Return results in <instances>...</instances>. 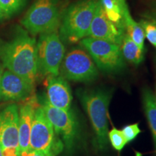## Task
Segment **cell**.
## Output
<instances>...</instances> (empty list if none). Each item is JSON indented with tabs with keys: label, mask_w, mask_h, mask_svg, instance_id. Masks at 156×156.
I'll return each mask as SVG.
<instances>
[{
	"label": "cell",
	"mask_w": 156,
	"mask_h": 156,
	"mask_svg": "<svg viewBox=\"0 0 156 156\" xmlns=\"http://www.w3.org/2000/svg\"><path fill=\"white\" fill-rule=\"evenodd\" d=\"M0 60L7 70L35 85L38 77L37 41L28 31L18 28L11 40L0 42Z\"/></svg>",
	"instance_id": "1"
},
{
	"label": "cell",
	"mask_w": 156,
	"mask_h": 156,
	"mask_svg": "<svg viewBox=\"0 0 156 156\" xmlns=\"http://www.w3.org/2000/svg\"><path fill=\"white\" fill-rule=\"evenodd\" d=\"M77 95L92 124L95 147L100 151H106L108 144V109L112 91L103 88L80 89Z\"/></svg>",
	"instance_id": "2"
},
{
	"label": "cell",
	"mask_w": 156,
	"mask_h": 156,
	"mask_svg": "<svg viewBox=\"0 0 156 156\" xmlns=\"http://www.w3.org/2000/svg\"><path fill=\"white\" fill-rule=\"evenodd\" d=\"M98 1L78 0L67 6L59 26V36L62 41L76 44L88 37Z\"/></svg>",
	"instance_id": "3"
},
{
	"label": "cell",
	"mask_w": 156,
	"mask_h": 156,
	"mask_svg": "<svg viewBox=\"0 0 156 156\" xmlns=\"http://www.w3.org/2000/svg\"><path fill=\"white\" fill-rule=\"evenodd\" d=\"M69 0H36L21 20L32 36L58 31Z\"/></svg>",
	"instance_id": "4"
},
{
	"label": "cell",
	"mask_w": 156,
	"mask_h": 156,
	"mask_svg": "<svg viewBox=\"0 0 156 156\" xmlns=\"http://www.w3.org/2000/svg\"><path fill=\"white\" fill-rule=\"evenodd\" d=\"M80 46L89 54L97 67L104 73H117L125 67L119 45L88 36L82 39Z\"/></svg>",
	"instance_id": "5"
},
{
	"label": "cell",
	"mask_w": 156,
	"mask_h": 156,
	"mask_svg": "<svg viewBox=\"0 0 156 156\" xmlns=\"http://www.w3.org/2000/svg\"><path fill=\"white\" fill-rule=\"evenodd\" d=\"M64 55L65 47L58 31L41 34L37 42L38 75H59L60 66Z\"/></svg>",
	"instance_id": "6"
},
{
	"label": "cell",
	"mask_w": 156,
	"mask_h": 156,
	"mask_svg": "<svg viewBox=\"0 0 156 156\" xmlns=\"http://www.w3.org/2000/svg\"><path fill=\"white\" fill-rule=\"evenodd\" d=\"M53 126L56 135L59 136L64 147L73 151L80 140V127L77 116L73 111L55 108L44 99L41 103Z\"/></svg>",
	"instance_id": "7"
},
{
	"label": "cell",
	"mask_w": 156,
	"mask_h": 156,
	"mask_svg": "<svg viewBox=\"0 0 156 156\" xmlns=\"http://www.w3.org/2000/svg\"><path fill=\"white\" fill-rule=\"evenodd\" d=\"M63 147V144L61 140L56 138L53 126L40 103L34 114L29 152L38 151L49 156H56Z\"/></svg>",
	"instance_id": "8"
},
{
	"label": "cell",
	"mask_w": 156,
	"mask_h": 156,
	"mask_svg": "<svg viewBox=\"0 0 156 156\" xmlns=\"http://www.w3.org/2000/svg\"><path fill=\"white\" fill-rule=\"evenodd\" d=\"M59 73L64 79L77 83H90L98 77L93 58L83 48H74L64 55Z\"/></svg>",
	"instance_id": "9"
},
{
	"label": "cell",
	"mask_w": 156,
	"mask_h": 156,
	"mask_svg": "<svg viewBox=\"0 0 156 156\" xmlns=\"http://www.w3.org/2000/svg\"><path fill=\"white\" fill-rule=\"evenodd\" d=\"M0 147L3 156H21L19 142V110L12 104L0 111Z\"/></svg>",
	"instance_id": "10"
},
{
	"label": "cell",
	"mask_w": 156,
	"mask_h": 156,
	"mask_svg": "<svg viewBox=\"0 0 156 156\" xmlns=\"http://www.w3.org/2000/svg\"><path fill=\"white\" fill-rule=\"evenodd\" d=\"M35 85L9 70L3 71L0 83V101H23L35 94Z\"/></svg>",
	"instance_id": "11"
},
{
	"label": "cell",
	"mask_w": 156,
	"mask_h": 156,
	"mask_svg": "<svg viewBox=\"0 0 156 156\" xmlns=\"http://www.w3.org/2000/svg\"><path fill=\"white\" fill-rule=\"evenodd\" d=\"M124 35V28L112 22L106 17L98 1L88 36L121 46Z\"/></svg>",
	"instance_id": "12"
},
{
	"label": "cell",
	"mask_w": 156,
	"mask_h": 156,
	"mask_svg": "<svg viewBox=\"0 0 156 156\" xmlns=\"http://www.w3.org/2000/svg\"><path fill=\"white\" fill-rule=\"evenodd\" d=\"M19 110V142L21 156H28L34 114L39 103L36 94L21 101Z\"/></svg>",
	"instance_id": "13"
},
{
	"label": "cell",
	"mask_w": 156,
	"mask_h": 156,
	"mask_svg": "<svg viewBox=\"0 0 156 156\" xmlns=\"http://www.w3.org/2000/svg\"><path fill=\"white\" fill-rule=\"evenodd\" d=\"M46 101L55 108L68 111L73 101L71 89L67 80L61 75L48 76Z\"/></svg>",
	"instance_id": "14"
},
{
	"label": "cell",
	"mask_w": 156,
	"mask_h": 156,
	"mask_svg": "<svg viewBox=\"0 0 156 156\" xmlns=\"http://www.w3.org/2000/svg\"><path fill=\"white\" fill-rule=\"evenodd\" d=\"M103 10L112 22L124 28V10L127 7L126 2L120 0H99Z\"/></svg>",
	"instance_id": "15"
},
{
	"label": "cell",
	"mask_w": 156,
	"mask_h": 156,
	"mask_svg": "<svg viewBox=\"0 0 156 156\" xmlns=\"http://www.w3.org/2000/svg\"><path fill=\"white\" fill-rule=\"evenodd\" d=\"M120 47L123 57L129 63L134 65H139L144 60L145 50L139 47L138 45L126 34Z\"/></svg>",
	"instance_id": "16"
},
{
	"label": "cell",
	"mask_w": 156,
	"mask_h": 156,
	"mask_svg": "<svg viewBox=\"0 0 156 156\" xmlns=\"http://www.w3.org/2000/svg\"><path fill=\"white\" fill-rule=\"evenodd\" d=\"M142 94L145 115L156 147V101L155 95L148 87L143 88Z\"/></svg>",
	"instance_id": "17"
},
{
	"label": "cell",
	"mask_w": 156,
	"mask_h": 156,
	"mask_svg": "<svg viewBox=\"0 0 156 156\" xmlns=\"http://www.w3.org/2000/svg\"><path fill=\"white\" fill-rule=\"evenodd\" d=\"M124 25L125 34L131 38L134 42H135L138 46L142 49L145 50V34L143 29L140 25L139 23L136 22L132 18L130 12L129 10L128 6L124 10Z\"/></svg>",
	"instance_id": "18"
},
{
	"label": "cell",
	"mask_w": 156,
	"mask_h": 156,
	"mask_svg": "<svg viewBox=\"0 0 156 156\" xmlns=\"http://www.w3.org/2000/svg\"><path fill=\"white\" fill-rule=\"evenodd\" d=\"M26 4L27 0H0V5L6 18L20 12Z\"/></svg>",
	"instance_id": "19"
},
{
	"label": "cell",
	"mask_w": 156,
	"mask_h": 156,
	"mask_svg": "<svg viewBox=\"0 0 156 156\" xmlns=\"http://www.w3.org/2000/svg\"><path fill=\"white\" fill-rule=\"evenodd\" d=\"M139 23L143 29L145 38L156 48V22L151 20L142 19Z\"/></svg>",
	"instance_id": "20"
},
{
	"label": "cell",
	"mask_w": 156,
	"mask_h": 156,
	"mask_svg": "<svg viewBox=\"0 0 156 156\" xmlns=\"http://www.w3.org/2000/svg\"><path fill=\"white\" fill-rule=\"evenodd\" d=\"M108 139L112 147L118 151H122L127 143L122 130L117 129L116 128L112 129L110 132H108Z\"/></svg>",
	"instance_id": "21"
},
{
	"label": "cell",
	"mask_w": 156,
	"mask_h": 156,
	"mask_svg": "<svg viewBox=\"0 0 156 156\" xmlns=\"http://www.w3.org/2000/svg\"><path fill=\"white\" fill-rule=\"evenodd\" d=\"M122 132L128 143L135 139L138 134L141 132V130H140L138 124L136 123V124L125 126L122 129Z\"/></svg>",
	"instance_id": "22"
},
{
	"label": "cell",
	"mask_w": 156,
	"mask_h": 156,
	"mask_svg": "<svg viewBox=\"0 0 156 156\" xmlns=\"http://www.w3.org/2000/svg\"><path fill=\"white\" fill-rule=\"evenodd\" d=\"M144 17H146V19L156 22V1L152 4L151 8L145 12Z\"/></svg>",
	"instance_id": "23"
},
{
	"label": "cell",
	"mask_w": 156,
	"mask_h": 156,
	"mask_svg": "<svg viewBox=\"0 0 156 156\" xmlns=\"http://www.w3.org/2000/svg\"><path fill=\"white\" fill-rule=\"evenodd\" d=\"M28 156H49L46 154H45L42 152L38 151H30L29 152Z\"/></svg>",
	"instance_id": "24"
},
{
	"label": "cell",
	"mask_w": 156,
	"mask_h": 156,
	"mask_svg": "<svg viewBox=\"0 0 156 156\" xmlns=\"http://www.w3.org/2000/svg\"><path fill=\"white\" fill-rule=\"evenodd\" d=\"M4 19H6V17L5 14H4V12L1 7V5H0V20H2Z\"/></svg>",
	"instance_id": "25"
},
{
	"label": "cell",
	"mask_w": 156,
	"mask_h": 156,
	"mask_svg": "<svg viewBox=\"0 0 156 156\" xmlns=\"http://www.w3.org/2000/svg\"><path fill=\"white\" fill-rule=\"evenodd\" d=\"M3 70L2 69L1 66H0V83H1V78H2V75Z\"/></svg>",
	"instance_id": "26"
},
{
	"label": "cell",
	"mask_w": 156,
	"mask_h": 156,
	"mask_svg": "<svg viewBox=\"0 0 156 156\" xmlns=\"http://www.w3.org/2000/svg\"><path fill=\"white\" fill-rule=\"evenodd\" d=\"M0 156H3L2 155V148L0 147Z\"/></svg>",
	"instance_id": "27"
},
{
	"label": "cell",
	"mask_w": 156,
	"mask_h": 156,
	"mask_svg": "<svg viewBox=\"0 0 156 156\" xmlns=\"http://www.w3.org/2000/svg\"><path fill=\"white\" fill-rule=\"evenodd\" d=\"M121 2H126V0H120Z\"/></svg>",
	"instance_id": "28"
},
{
	"label": "cell",
	"mask_w": 156,
	"mask_h": 156,
	"mask_svg": "<svg viewBox=\"0 0 156 156\" xmlns=\"http://www.w3.org/2000/svg\"><path fill=\"white\" fill-rule=\"evenodd\" d=\"M155 101H156V93H155Z\"/></svg>",
	"instance_id": "29"
}]
</instances>
